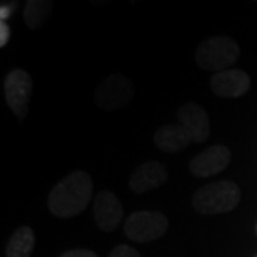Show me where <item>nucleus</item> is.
Wrapping results in <instances>:
<instances>
[{"instance_id": "obj_7", "label": "nucleus", "mask_w": 257, "mask_h": 257, "mask_svg": "<svg viewBox=\"0 0 257 257\" xmlns=\"http://www.w3.org/2000/svg\"><path fill=\"white\" fill-rule=\"evenodd\" d=\"M231 160V152L224 145L207 147L194 156L189 163V170L194 177H211L226 170Z\"/></svg>"}, {"instance_id": "obj_5", "label": "nucleus", "mask_w": 257, "mask_h": 257, "mask_svg": "<svg viewBox=\"0 0 257 257\" xmlns=\"http://www.w3.org/2000/svg\"><path fill=\"white\" fill-rule=\"evenodd\" d=\"M169 229V219L159 210H143L130 214L124 221L126 237L136 243H150L163 237Z\"/></svg>"}, {"instance_id": "obj_1", "label": "nucleus", "mask_w": 257, "mask_h": 257, "mask_svg": "<svg viewBox=\"0 0 257 257\" xmlns=\"http://www.w3.org/2000/svg\"><path fill=\"white\" fill-rule=\"evenodd\" d=\"M93 196V180L84 170H74L53 186L47 209L59 219H70L86 210Z\"/></svg>"}, {"instance_id": "obj_14", "label": "nucleus", "mask_w": 257, "mask_h": 257, "mask_svg": "<svg viewBox=\"0 0 257 257\" xmlns=\"http://www.w3.org/2000/svg\"><path fill=\"white\" fill-rule=\"evenodd\" d=\"M53 10V3L47 0H29L23 8V20L32 30L40 29Z\"/></svg>"}, {"instance_id": "obj_16", "label": "nucleus", "mask_w": 257, "mask_h": 257, "mask_svg": "<svg viewBox=\"0 0 257 257\" xmlns=\"http://www.w3.org/2000/svg\"><path fill=\"white\" fill-rule=\"evenodd\" d=\"M59 257H99L92 250H86V248H73V250H67L63 254Z\"/></svg>"}, {"instance_id": "obj_19", "label": "nucleus", "mask_w": 257, "mask_h": 257, "mask_svg": "<svg viewBox=\"0 0 257 257\" xmlns=\"http://www.w3.org/2000/svg\"><path fill=\"white\" fill-rule=\"evenodd\" d=\"M256 233H257V224H256Z\"/></svg>"}, {"instance_id": "obj_20", "label": "nucleus", "mask_w": 257, "mask_h": 257, "mask_svg": "<svg viewBox=\"0 0 257 257\" xmlns=\"http://www.w3.org/2000/svg\"><path fill=\"white\" fill-rule=\"evenodd\" d=\"M256 257H257V256H256Z\"/></svg>"}, {"instance_id": "obj_11", "label": "nucleus", "mask_w": 257, "mask_h": 257, "mask_svg": "<svg viewBox=\"0 0 257 257\" xmlns=\"http://www.w3.org/2000/svg\"><path fill=\"white\" fill-rule=\"evenodd\" d=\"M167 177H169V172L163 163L156 160H149L139 165L135 169V172L130 175L128 187L136 194H143L149 190L163 186Z\"/></svg>"}, {"instance_id": "obj_13", "label": "nucleus", "mask_w": 257, "mask_h": 257, "mask_svg": "<svg viewBox=\"0 0 257 257\" xmlns=\"http://www.w3.org/2000/svg\"><path fill=\"white\" fill-rule=\"evenodd\" d=\"M36 244L35 231L29 226H20L13 231L6 244V257H30Z\"/></svg>"}, {"instance_id": "obj_17", "label": "nucleus", "mask_w": 257, "mask_h": 257, "mask_svg": "<svg viewBox=\"0 0 257 257\" xmlns=\"http://www.w3.org/2000/svg\"><path fill=\"white\" fill-rule=\"evenodd\" d=\"M10 39V28L6 25V22H0V47L8 45Z\"/></svg>"}, {"instance_id": "obj_15", "label": "nucleus", "mask_w": 257, "mask_h": 257, "mask_svg": "<svg viewBox=\"0 0 257 257\" xmlns=\"http://www.w3.org/2000/svg\"><path fill=\"white\" fill-rule=\"evenodd\" d=\"M109 257H142L135 247L127 244H119L110 251Z\"/></svg>"}, {"instance_id": "obj_18", "label": "nucleus", "mask_w": 257, "mask_h": 257, "mask_svg": "<svg viewBox=\"0 0 257 257\" xmlns=\"http://www.w3.org/2000/svg\"><path fill=\"white\" fill-rule=\"evenodd\" d=\"M12 10H13V6H9V5L3 3L2 8H0V22H6L10 18Z\"/></svg>"}, {"instance_id": "obj_9", "label": "nucleus", "mask_w": 257, "mask_h": 257, "mask_svg": "<svg viewBox=\"0 0 257 257\" xmlns=\"http://www.w3.org/2000/svg\"><path fill=\"white\" fill-rule=\"evenodd\" d=\"M177 120L194 143H204L210 136L211 124L209 114L197 103L189 101L182 104L177 110Z\"/></svg>"}, {"instance_id": "obj_8", "label": "nucleus", "mask_w": 257, "mask_h": 257, "mask_svg": "<svg viewBox=\"0 0 257 257\" xmlns=\"http://www.w3.org/2000/svg\"><path fill=\"white\" fill-rule=\"evenodd\" d=\"M93 217L101 231H114L123 220V206L119 197L110 190L97 193L93 200Z\"/></svg>"}, {"instance_id": "obj_6", "label": "nucleus", "mask_w": 257, "mask_h": 257, "mask_svg": "<svg viewBox=\"0 0 257 257\" xmlns=\"http://www.w3.org/2000/svg\"><path fill=\"white\" fill-rule=\"evenodd\" d=\"M33 94L32 76L23 69L10 70L5 79L6 103L18 120H25L29 114V104Z\"/></svg>"}, {"instance_id": "obj_3", "label": "nucleus", "mask_w": 257, "mask_h": 257, "mask_svg": "<svg viewBox=\"0 0 257 257\" xmlns=\"http://www.w3.org/2000/svg\"><path fill=\"white\" fill-rule=\"evenodd\" d=\"M240 47L234 39L229 36H213L203 40L194 52L196 64L207 72L220 73L229 70L237 62Z\"/></svg>"}, {"instance_id": "obj_2", "label": "nucleus", "mask_w": 257, "mask_h": 257, "mask_svg": "<svg viewBox=\"0 0 257 257\" xmlns=\"http://www.w3.org/2000/svg\"><path fill=\"white\" fill-rule=\"evenodd\" d=\"M241 192L234 182L217 180L204 184L193 194L192 206L204 216H216L233 211L240 202Z\"/></svg>"}, {"instance_id": "obj_10", "label": "nucleus", "mask_w": 257, "mask_h": 257, "mask_svg": "<svg viewBox=\"0 0 257 257\" xmlns=\"http://www.w3.org/2000/svg\"><path fill=\"white\" fill-rule=\"evenodd\" d=\"M210 89L217 97H223V99L241 97L250 89V77L246 72L240 69H229L211 76Z\"/></svg>"}, {"instance_id": "obj_4", "label": "nucleus", "mask_w": 257, "mask_h": 257, "mask_svg": "<svg viewBox=\"0 0 257 257\" xmlns=\"http://www.w3.org/2000/svg\"><path fill=\"white\" fill-rule=\"evenodd\" d=\"M135 97V87L127 76L113 73L106 76L94 90V103L104 111L124 109Z\"/></svg>"}, {"instance_id": "obj_12", "label": "nucleus", "mask_w": 257, "mask_h": 257, "mask_svg": "<svg viewBox=\"0 0 257 257\" xmlns=\"http://www.w3.org/2000/svg\"><path fill=\"white\" fill-rule=\"evenodd\" d=\"M153 142L165 153H179L192 143V139L180 124H165L155 132Z\"/></svg>"}]
</instances>
